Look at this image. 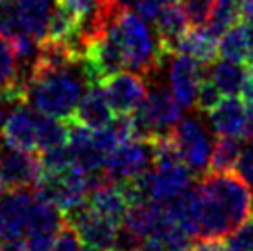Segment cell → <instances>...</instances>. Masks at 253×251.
I'll use <instances>...</instances> for the list:
<instances>
[{"label": "cell", "mask_w": 253, "mask_h": 251, "mask_svg": "<svg viewBox=\"0 0 253 251\" xmlns=\"http://www.w3.org/2000/svg\"><path fill=\"white\" fill-rule=\"evenodd\" d=\"M225 238H198L196 244H192L190 251H220Z\"/></svg>", "instance_id": "cell-30"}, {"label": "cell", "mask_w": 253, "mask_h": 251, "mask_svg": "<svg viewBox=\"0 0 253 251\" xmlns=\"http://www.w3.org/2000/svg\"><path fill=\"white\" fill-rule=\"evenodd\" d=\"M0 104L22 105L26 104V84L21 72L13 44L0 34Z\"/></svg>", "instance_id": "cell-12"}, {"label": "cell", "mask_w": 253, "mask_h": 251, "mask_svg": "<svg viewBox=\"0 0 253 251\" xmlns=\"http://www.w3.org/2000/svg\"><path fill=\"white\" fill-rule=\"evenodd\" d=\"M107 102L117 117H129L142 105L148 96L144 76L137 72H117L102 82Z\"/></svg>", "instance_id": "cell-6"}, {"label": "cell", "mask_w": 253, "mask_h": 251, "mask_svg": "<svg viewBox=\"0 0 253 251\" xmlns=\"http://www.w3.org/2000/svg\"><path fill=\"white\" fill-rule=\"evenodd\" d=\"M176 142L177 152L192 174H207L211 168V157L214 150L211 129L198 115L183 117L170 131Z\"/></svg>", "instance_id": "cell-3"}, {"label": "cell", "mask_w": 253, "mask_h": 251, "mask_svg": "<svg viewBox=\"0 0 253 251\" xmlns=\"http://www.w3.org/2000/svg\"><path fill=\"white\" fill-rule=\"evenodd\" d=\"M42 174L39 155L15 148H0V179L6 190L34 188Z\"/></svg>", "instance_id": "cell-8"}, {"label": "cell", "mask_w": 253, "mask_h": 251, "mask_svg": "<svg viewBox=\"0 0 253 251\" xmlns=\"http://www.w3.org/2000/svg\"><path fill=\"white\" fill-rule=\"evenodd\" d=\"M237 172L246 181L253 196V135L244 139V148H242V155L237 165Z\"/></svg>", "instance_id": "cell-27"}, {"label": "cell", "mask_w": 253, "mask_h": 251, "mask_svg": "<svg viewBox=\"0 0 253 251\" xmlns=\"http://www.w3.org/2000/svg\"><path fill=\"white\" fill-rule=\"evenodd\" d=\"M244 139L240 137H218L211 157V172H235L242 155Z\"/></svg>", "instance_id": "cell-21"}, {"label": "cell", "mask_w": 253, "mask_h": 251, "mask_svg": "<svg viewBox=\"0 0 253 251\" xmlns=\"http://www.w3.org/2000/svg\"><path fill=\"white\" fill-rule=\"evenodd\" d=\"M2 139L6 146L21 152H37V111L32 107L17 105L7 115L2 126Z\"/></svg>", "instance_id": "cell-13"}, {"label": "cell", "mask_w": 253, "mask_h": 251, "mask_svg": "<svg viewBox=\"0 0 253 251\" xmlns=\"http://www.w3.org/2000/svg\"><path fill=\"white\" fill-rule=\"evenodd\" d=\"M169 2H177V0H169Z\"/></svg>", "instance_id": "cell-39"}, {"label": "cell", "mask_w": 253, "mask_h": 251, "mask_svg": "<svg viewBox=\"0 0 253 251\" xmlns=\"http://www.w3.org/2000/svg\"><path fill=\"white\" fill-rule=\"evenodd\" d=\"M80 65L82 63L63 69L30 72L24 78L26 105L42 115L63 120L71 119L84 96V87L89 85L84 70L80 74L74 70Z\"/></svg>", "instance_id": "cell-1"}, {"label": "cell", "mask_w": 253, "mask_h": 251, "mask_svg": "<svg viewBox=\"0 0 253 251\" xmlns=\"http://www.w3.org/2000/svg\"><path fill=\"white\" fill-rule=\"evenodd\" d=\"M246 26V37H248V63L246 65H253V19L244 21Z\"/></svg>", "instance_id": "cell-31"}, {"label": "cell", "mask_w": 253, "mask_h": 251, "mask_svg": "<svg viewBox=\"0 0 253 251\" xmlns=\"http://www.w3.org/2000/svg\"><path fill=\"white\" fill-rule=\"evenodd\" d=\"M87 205L100 216L107 218L115 223H122L129 207H131V202H129L126 190L122 188L120 183L107 181L96 187L89 194Z\"/></svg>", "instance_id": "cell-14"}, {"label": "cell", "mask_w": 253, "mask_h": 251, "mask_svg": "<svg viewBox=\"0 0 253 251\" xmlns=\"http://www.w3.org/2000/svg\"><path fill=\"white\" fill-rule=\"evenodd\" d=\"M242 104L246 107V113L250 120L253 124V65H248V72H246V80H244V85H242Z\"/></svg>", "instance_id": "cell-29"}, {"label": "cell", "mask_w": 253, "mask_h": 251, "mask_svg": "<svg viewBox=\"0 0 253 251\" xmlns=\"http://www.w3.org/2000/svg\"><path fill=\"white\" fill-rule=\"evenodd\" d=\"M154 167L152 140L129 139L107 155L104 170L113 183H126Z\"/></svg>", "instance_id": "cell-5"}, {"label": "cell", "mask_w": 253, "mask_h": 251, "mask_svg": "<svg viewBox=\"0 0 253 251\" xmlns=\"http://www.w3.org/2000/svg\"><path fill=\"white\" fill-rule=\"evenodd\" d=\"M69 142V122L50 115L37 113V152L67 146Z\"/></svg>", "instance_id": "cell-20"}, {"label": "cell", "mask_w": 253, "mask_h": 251, "mask_svg": "<svg viewBox=\"0 0 253 251\" xmlns=\"http://www.w3.org/2000/svg\"><path fill=\"white\" fill-rule=\"evenodd\" d=\"M205 67L207 65L196 61L194 57L185 56V54H172L169 84L183 109L196 107L198 91H200V84L205 76Z\"/></svg>", "instance_id": "cell-9"}, {"label": "cell", "mask_w": 253, "mask_h": 251, "mask_svg": "<svg viewBox=\"0 0 253 251\" xmlns=\"http://www.w3.org/2000/svg\"><path fill=\"white\" fill-rule=\"evenodd\" d=\"M107 6L111 7L113 11H124L129 7H135L137 0H104Z\"/></svg>", "instance_id": "cell-32"}, {"label": "cell", "mask_w": 253, "mask_h": 251, "mask_svg": "<svg viewBox=\"0 0 253 251\" xmlns=\"http://www.w3.org/2000/svg\"><path fill=\"white\" fill-rule=\"evenodd\" d=\"M80 251H107V250H102V248H96V246H89V244H85L84 248Z\"/></svg>", "instance_id": "cell-34"}, {"label": "cell", "mask_w": 253, "mask_h": 251, "mask_svg": "<svg viewBox=\"0 0 253 251\" xmlns=\"http://www.w3.org/2000/svg\"><path fill=\"white\" fill-rule=\"evenodd\" d=\"M80 237H78L76 229L72 227L71 223L67 222L63 225V229L59 231V235H57L56 242L52 246V250L50 251H80Z\"/></svg>", "instance_id": "cell-28"}, {"label": "cell", "mask_w": 253, "mask_h": 251, "mask_svg": "<svg viewBox=\"0 0 253 251\" xmlns=\"http://www.w3.org/2000/svg\"><path fill=\"white\" fill-rule=\"evenodd\" d=\"M205 72L224 96H237L242 92L248 67H244V63L222 59V61H212L211 65H207Z\"/></svg>", "instance_id": "cell-19"}, {"label": "cell", "mask_w": 253, "mask_h": 251, "mask_svg": "<svg viewBox=\"0 0 253 251\" xmlns=\"http://www.w3.org/2000/svg\"><path fill=\"white\" fill-rule=\"evenodd\" d=\"M189 26V19L177 2H167L163 6L161 13L155 19V34L161 42V46L169 54H174L176 42L181 39Z\"/></svg>", "instance_id": "cell-17"}, {"label": "cell", "mask_w": 253, "mask_h": 251, "mask_svg": "<svg viewBox=\"0 0 253 251\" xmlns=\"http://www.w3.org/2000/svg\"><path fill=\"white\" fill-rule=\"evenodd\" d=\"M0 2H2V0H0Z\"/></svg>", "instance_id": "cell-40"}, {"label": "cell", "mask_w": 253, "mask_h": 251, "mask_svg": "<svg viewBox=\"0 0 253 251\" xmlns=\"http://www.w3.org/2000/svg\"><path fill=\"white\" fill-rule=\"evenodd\" d=\"M211 129L218 137H240L248 139L253 135V124L246 107L237 96L222 98L214 109L207 113Z\"/></svg>", "instance_id": "cell-11"}, {"label": "cell", "mask_w": 253, "mask_h": 251, "mask_svg": "<svg viewBox=\"0 0 253 251\" xmlns=\"http://www.w3.org/2000/svg\"><path fill=\"white\" fill-rule=\"evenodd\" d=\"M218 0H181V7L192 28L205 26L211 19Z\"/></svg>", "instance_id": "cell-24"}, {"label": "cell", "mask_w": 253, "mask_h": 251, "mask_svg": "<svg viewBox=\"0 0 253 251\" xmlns=\"http://www.w3.org/2000/svg\"><path fill=\"white\" fill-rule=\"evenodd\" d=\"M4 190H6V188H4V185H2V179H0V194H2Z\"/></svg>", "instance_id": "cell-38"}, {"label": "cell", "mask_w": 253, "mask_h": 251, "mask_svg": "<svg viewBox=\"0 0 253 251\" xmlns=\"http://www.w3.org/2000/svg\"><path fill=\"white\" fill-rule=\"evenodd\" d=\"M0 251H6V246H4V242L0 240Z\"/></svg>", "instance_id": "cell-37"}, {"label": "cell", "mask_w": 253, "mask_h": 251, "mask_svg": "<svg viewBox=\"0 0 253 251\" xmlns=\"http://www.w3.org/2000/svg\"><path fill=\"white\" fill-rule=\"evenodd\" d=\"M225 240L239 251H253V216L240 223Z\"/></svg>", "instance_id": "cell-26"}, {"label": "cell", "mask_w": 253, "mask_h": 251, "mask_svg": "<svg viewBox=\"0 0 253 251\" xmlns=\"http://www.w3.org/2000/svg\"><path fill=\"white\" fill-rule=\"evenodd\" d=\"M207 74V72H205ZM222 92L218 89L211 78L204 76L202 84H200V91H198V100H196V109L200 113H209L218 105V102L222 100Z\"/></svg>", "instance_id": "cell-25"}, {"label": "cell", "mask_w": 253, "mask_h": 251, "mask_svg": "<svg viewBox=\"0 0 253 251\" xmlns=\"http://www.w3.org/2000/svg\"><path fill=\"white\" fill-rule=\"evenodd\" d=\"M0 34L9 41H15L17 37L26 34L22 28V22L19 19L13 0H2L0 2Z\"/></svg>", "instance_id": "cell-23"}, {"label": "cell", "mask_w": 253, "mask_h": 251, "mask_svg": "<svg viewBox=\"0 0 253 251\" xmlns=\"http://www.w3.org/2000/svg\"><path fill=\"white\" fill-rule=\"evenodd\" d=\"M174 54H185L204 65H211L212 61H216L218 56V37H214L207 26L187 30L176 42Z\"/></svg>", "instance_id": "cell-18"}, {"label": "cell", "mask_w": 253, "mask_h": 251, "mask_svg": "<svg viewBox=\"0 0 253 251\" xmlns=\"http://www.w3.org/2000/svg\"><path fill=\"white\" fill-rule=\"evenodd\" d=\"M242 21L253 19V0H242V9H240Z\"/></svg>", "instance_id": "cell-33"}, {"label": "cell", "mask_w": 253, "mask_h": 251, "mask_svg": "<svg viewBox=\"0 0 253 251\" xmlns=\"http://www.w3.org/2000/svg\"><path fill=\"white\" fill-rule=\"evenodd\" d=\"M141 109L152 127L154 139L169 135L174 129V126L181 120L183 111L181 104L174 96L172 89L165 84H155L152 89H148V96L142 102Z\"/></svg>", "instance_id": "cell-7"}, {"label": "cell", "mask_w": 253, "mask_h": 251, "mask_svg": "<svg viewBox=\"0 0 253 251\" xmlns=\"http://www.w3.org/2000/svg\"><path fill=\"white\" fill-rule=\"evenodd\" d=\"M115 24L124 48L127 70L137 72L141 76H154L161 69L163 61L172 56L161 46L157 34H152L144 19L141 15L133 13L131 9L120 11L119 17L115 19Z\"/></svg>", "instance_id": "cell-2"}, {"label": "cell", "mask_w": 253, "mask_h": 251, "mask_svg": "<svg viewBox=\"0 0 253 251\" xmlns=\"http://www.w3.org/2000/svg\"><path fill=\"white\" fill-rule=\"evenodd\" d=\"M220 251H239V250H237V248H233V246L229 244V242H227V240H225V242H224V246H222V250H220Z\"/></svg>", "instance_id": "cell-35"}, {"label": "cell", "mask_w": 253, "mask_h": 251, "mask_svg": "<svg viewBox=\"0 0 253 251\" xmlns=\"http://www.w3.org/2000/svg\"><path fill=\"white\" fill-rule=\"evenodd\" d=\"M218 54L222 59L248 63V37L244 22H237L227 30L218 42Z\"/></svg>", "instance_id": "cell-22"}, {"label": "cell", "mask_w": 253, "mask_h": 251, "mask_svg": "<svg viewBox=\"0 0 253 251\" xmlns=\"http://www.w3.org/2000/svg\"><path fill=\"white\" fill-rule=\"evenodd\" d=\"M113 115L115 113L107 102L102 85L89 84V89L85 91L80 104L76 105V111L71 117V120L89 127V129H100L111 122Z\"/></svg>", "instance_id": "cell-15"}, {"label": "cell", "mask_w": 253, "mask_h": 251, "mask_svg": "<svg viewBox=\"0 0 253 251\" xmlns=\"http://www.w3.org/2000/svg\"><path fill=\"white\" fill-rule=\"evenodd\" d=\"M24 32L42 42L48 37L50 21L56 13L59 0H13Z\"/></svg>", "instance_id": "cell-16"}, {"label": "cell", "mask_w": 253, "mask_h": 251, "mask_svg": "<svg viewBox=\"0 0 253 251\" xmlns=\"http://www.w3.org/2000/svg\"><path fill=\"white\" fill-rule=\"evenodd\" d=\"M2 105V104H0ZM2 119H4V111H2V107H0V124H2Z\"/></svg>", "instance_id": "cell-36"}, {"label": "cell", "mask_w": 253, "mask_h": 251, "mask_svg": "<svg viewBox=\"0 0 253 251\" xmlns=\"http://www.w3.org/2000/svg\"><path fill=\"white\" fill-rule=\"evenodd\" d=\"M34 200V188H15L0 194V240L6 250L17 251L21 244Z\"/></svg>", "instance_id": "cell-4"}, {"label": "cell", "mask_w": 253, "mask_h": 251, "mask_svg": "<svg viewBox=\"0 0 253 251\" xmlns=\"http://www.w3.org/2000/svg\"><path fill=\"white\" fill-rule=\"evenodd\" d=\"M65 218L76 229L78 237L84 244L113 251V246H115V240H117V233H119L122 223H115L111 220H107V218L100 216L94 210L89 209V205L74 210V212L67 214Z\"/></svg>", "instance_id": "cell-10"}]
</instances>
